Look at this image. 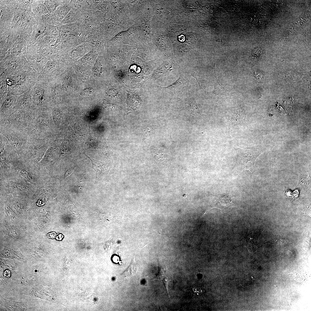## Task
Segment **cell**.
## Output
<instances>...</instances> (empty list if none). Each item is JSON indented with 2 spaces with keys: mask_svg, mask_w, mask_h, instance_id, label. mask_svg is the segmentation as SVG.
<instances>
[{
  "mask_svg": "<svg viewBox=\"0 0 311 311\" xmlns=\"http://www.w3.org/2000/svg\"><path fill=\"white\" fill-rule=\"evenodd\" d=\"M261 71H259V70H257L254 73V77L255 79H261V76H262L263 75V74Z\"/></svg>",
  "mask_w": 311,
  "mask_h": 311,
  "instance_id": "29",
  "label": "cell"
},
{
  "mask_svg": "<svg viewBox=\"0 0 311 311\" xmlns=\"http://www.w3.org/2000/svg\"><path fill=\"white\" fill-rule=\"evenodd\" d=\"M20 173L22 177L29 181H31L33 180L32 176L27 170L24 169L21 170L20 171Z\"/></svg>",
  "mask_w": 311,
  "mask_h": 311,
  "instance_id": "24",
  "label": "cell"
},
{
  "mask_svg": "<svg viewBox=\"0 0 311 311\" xmlns=\"http://www.w3.org/2000/svg\"><path fill=\"white\" fill-rule=\"evenodd\" d=\"M56 236V233L54 232H52L46 235V236L48 238L53 239L55 238Z\"/></svg>",
  "mask_w": 311,
  "mask_h": 311,
  "instance_id": "31",
  "label": "cell"
},
{
  "mask_svg": "<svg viewBox=\"0 0 311 311\" xmlns=\"http://www.w3.org/2000/svg\"><path fill=\"white\" fill-rule=\"evenodd\" d=\"M38 74L35 71L14 75H8L5 81L8 89L7 95L19 96L30 90L37 81Z\"/></svg>",
  "mask_w": 311,
  "mask_h": 311,
  "instance_id": "1",
  "label": "cell"
},
{
  "mask_svg": "<svg viewBox=\"0 0 311 311\" xmlns=\"http://www.w3.org/2000/svg\"><path fill=\"white\" fill-rule=\"evenodd\" d=\"M234 149L236 154V167L240 170H249L253 173L255 160L262 152L261 146L248 148L235 146Z\"/></svg>",
  "mask_w": 311,
  "mask_h": 311,
  "instance_id": "4",
  "label": "cell"
},
{
  "mask_svg": "<svg viewBox=\"0 0 311 311\" xmlns=\"http://www.w3.org/2000/svg\"><path fill=\"white\" fill-rule=\"evenodd\" d=\"M159 268L158 272L156 278L157 277V278L162 280L163 282L166 292L169 297L168 291L167 282L168 281L171 279H168L167 277L164 268L159 267Z\"/></svg>",
  "mask_w": 311,
  "mask_h": 311,
  "instance_id": "22",
  "label": "cell"
},
{
  "mask_svg": "<svg viewBox=\"0 0 311 311\" xmlns=\"http://www.w3.org/2000/svg\"><path fill=\"white\" fill-rule=\"evenodd\" d=\"M37 8L38 12L40 13L46 14L48 12L47 8L44 4H39Z\"/></svg>",
  "mask_w": 311,
  "mask_h": 311,
  "instance_id": "25",
  "label": "cell"
},
{
  "mask_svg": "<svg viewBox=\"0 0 311 311\" xmlns=\"http://www.w3.org/2000/svg\"><path fill=\"white\" fill-rule=\"evenodd\" d=\"M82 14L81 11L77 9H72L61 23L62 24L78 23Z\"/></svg>",
  "mask_w": 311,
  "mask_h": 311,
  "instance_id": "14",
  "label": "cell"
},
{
  "mask_svg": "<svg viewBox=\"0 0 311 311\" xmlns=\"http://www.w3.org/2000/svg\"><path fill=\"white\" fill-rule=\"evenodd\" d=\"M49 108L33 109L30 121L25 130L30 137H48L51 126Z\"/></svg>",
  "mask_w": 311,
  "mask_h": 311,
  "instance_id": "2",
  "label": "cell"
},
{
  "mask_svg": "<svg viewBox=\"0 0 311 311\" xmlns=\"http://www.w3.org/2000/svg\"><path fill=\"white\" fill-rule=\"evenodd\" d=\"M58 29L66 48L70 50L85 42L87 33L79 23L61 25L58 26Z\"/></svg>",
  "mask_w": 311,
  "mask_h": 311,
  "instance_id": "3",
  "label": "cell"
},
{
  "mask_svg": "<svg viewBox=\"0 0 311 311\" xmlns=\"http://www.w3.org/2000/svg\"><path fill=\"white\" fill-rule=\"evenodd\" d=\"M11 272L9 270H5L3 272V275L5 277L10 278L11 276Z\"/></svg>",
  "mask_w": 311,
  "mask_h": 311,
  "instance_id": "30",
  "label": "cell"
},
{
  "mask_svg": "<svg viewBox=\"0 0 311 311\" xmlns=\"http://www.w3.org/2000/svg\"><path fill=\"white\" fill-rule=\"evenodd\" d=\"M0 67L5 69L8 75L35 71L30 65L21 58H15L1 65Z\"/></svg>",
  "mask_w": 311,
  "mask_h": 311,
  "instance_id": "8",
  "label": "cell"
},
{
  "mask_svg": "<svg viewBox=\"0 0 311 311\" xmlns=\"http://www.w3.org/2000/svg\"><path fill=\"white\" fill-rule=\"evenodd\" d=\"M0 103L7 97L8 93V87L5 81L0 82Z\"/></svg>",
  "mask_w": 311,
  "mask_h": 311,
  "instance_id": "23",
  "label": "cell"
},
{
  "mask_svg": "<svg viewBox=\"0 0 311 311\" xmlns=\"http://www.w3.org/2000/svg\"><path fill=\"white\" fill-rule=\"evenodd\" d=\"M215 207L221 209H227L233 206L231 198L226 194L217 195L215 198Z\"/></svg>",
  "mask_w": 311,
  "mask_h": 311,
  "instance_id": "12",
  "label": "cell"
},
{
  "mask_svg": "<svg viewBox=\"0 0 311 311\" xmlns=\"http://www.w3.org/2000/svg\"><path fill=\"white\" fill-rule=\"evenodd\" d=\"M46 28L44 26L40 27L39 28L37 31L36 35L37 36L41 35L44 33L46 30Z\"/></svg>",
  "mask_w": 311,
  "mask_h": 311,
  "instance_id": "27",
  "label": "cell"
},
{
  "mask_svg": "<svg viewBox=\"0 0 311 311\" xmlns=\"http://www.w3.org/2000/svg\"><path fill=\"white\" fill-rule=\"evenodd\" d=\"M108 94L109 96H114L117 94V92L114 89H109L107 91Z\"/></svg>",
  "mask_w": 311,
  "mask_h": 311,
  "instance_id": "28",
  "label": "cell"
},
{
  "mask_svg": "<svg viewBox=\"0 0 311 311\" xmlns=\"http://www.w3.org/2000/svg\"><path fill=\"white\" fill-rule=\"evenodd\" d=\"M30 91L32 109L49 108L50 98L48 84L37 80Z\"/></svg>",
  "mask_w": 311,
  "mask_h": 311,
  "instance_id": "5",
  "label": "cell"
},
{
  "mask_svg": "<svg viewBox=\"0 0 311 311\" xmlns=\"http://www.w3.org/2000/svg\"><path fill=\"white\" fill-rule=\"evenodd\" d=\"M18 96L14 95L7 96L0 103V116L7 114L13 109Z\"/></svg>",
  "mask_w": 311,
  "mask_h": 311,
  "instance_id": "11",
  "label": "cell"
},
{
  "mask_svg": "<svg viewBox=\"0 0 311 311\" xmlns=\"http://www.w3.org/2000/svg\"><path fill=\"white\" fill-rule=\"evenodd\" d=\"M0 134L6 138L16 150L23 148L29 137L25 131L10 127L0 126Z\"/></svg>",
  "mask_w": 311,
  "mask_h": 311,
  "instance_id": "6",
  "label": "cell"
},
{
  "mask_svg": "<svg viewBox=\"0 0 311 311\" xmlns=\"http://www.w3.org/2000/svg\"><path fill=\"white\" fill-rule=\"evenodd\" d=\"M216 79L217 82L215 85L214 90L212 92V94H214L217 96L219 97L228 96L229 95V90L223 87L219 83L217 77Z\"/></svg>",
  "mask_w": 311,
  "mask_h": 311,
  "instance_id": "18",
  "label": "cell"
},
{
  "mask_svg": "<svg viewBox=\"0 0 311 311\" xmlns=\"http://www.w3.org/2000/svg\"><path fill=\"white\" fill-rule=\"evenodd\" d=\"M67 1V0L65 1L62 3V1H45L44 4L46 6L48 10L51 13L54 12L58 6L65 4Z\"/></svg>",
  "mask_w": 311,
  "mask_h": 311,
  "instance_id": "19",
  "label": "cell"
},
{
  "mask_svg": "<svg viewBox=\"0 0 311 311\" xmlns=\"http://www.w3.org/2000/svg\"><path fill=\"white\" fill-rule=\"evenodd\" d=\"M95 6L96 9L103 12H108L109 5L108 1L101 0H94Z\"/></svg>",
  "mask_w": 311,
  "mask_h": 311,
  "instance_id": "21",
  "label": "cell"
},
{
  "mask_svg": "<svg viewBox=\"0 0 311 311\" xmlns=\"http://www.w3.org/2000/svg\"><path fill=\"white\" fill-rule=\"evenodd\" d=\"M103 16L99 11L86 10L82 12L78 23L87 34L99 29Z\"/></svg>",
  "mask_w": 311,
  "mask_h": 311,
  "instance_id": "7",
  "label": "cell"
},
{
  "mask_svg": "<svg viewBox=\"0 0 311 311\" xmlns=\"http://www.w3.org/2000/svg\"><path fill=\"white\" fill-rule=\"evenodd\" d=\"M71 0H67L65 4L58 6L53 12V17L54 20L61 22L72 9L70 5Z\"/></svg>",
  "mask_w": 311,
  "mask_h": 311,
  "instance_id": "13",
  "label": "cell"
},
{
  "mask_svg": "<svg viewBox=\"0 0 311 311\" xmlns=\"http://www.w3.org/2000/svg\"><path fill=\"white\" fill-rule=\"evenodd\" d=\"M262 51L261 48H257L253 50L251 54V58H256L259 56Z\"/></svg>",
  "mask_w": 311,
  "mask_h": 311,
  "instance_id": "26",
  "label": "cell"
},
{
  "mask_svg": "<svg viewBox=\"0 0 311 311\" xmlns=\"http://www.w3.org/2000/svg\"><path fill=\"white\" fill-rule=\"evenodd\" d=\"M186 106L188 112L192 115H198L200 113V110L196 103L194 95L187 98Z\"/></svg>",
  "mask_w": 311,
  "mask_h": 311,
  "instance_id": "16",
  "label": "cell"
},
{
  "mask_svg": "<svg viewBox=\"0 0 311 311\" xmlns=\"http://www.w3.org/2000/svg\"><path fill=\"white\" fill-rule=\"evenodd\" d=\"M63 236L61 234H60L56 236V239L57 240H61L63 238Z\"/></svg>",
  "mask_w": 311,
  "mask_h": 311,
  "instance_id": "32",
  "label": "cell"
},
{
  "mask_svg": "<svg viewBox=\"0 0 311 311\" xmlns=\"http://www.w3.org/2000/svg\"><path fill=\"white\" fill-rule=\"evenodd\" d=\"M85 154L91 161L92 168L96 173V179L100 180L105 177L107 175L109 171V168L106 163Z\"/></svg>",
  "mask_w": 311,
  "mask_h": 311,
  "instance_id": "9",
  "label": "cell"
},
{
  "mask_svg": "<svg viewBox=\"0 0 311 311\" xmlns=\"http://www.w3.org/2000/svg\"><path fill=\"white\" fill-rule=\"evenodd\" d=\"M187 81L183 75L180 76L174 82L167 86L164 87L165 88L175 89L185 86L187 84Z\"/></svg>",
  "mask_w": 311,
  "mask_h": 311,
  "instance_id": "20",
  "label": "cell"
},
{
  "mask_svg": "<svg viewBox=\"0 0 311 311\" xmlns=\"http://www.w3.org/2000/svg\"><path fill=\"white\" fill-rule=\"evenodd\" d=\"M13 109L26 111L32 109V100L30 91L18 96Z\"/></svg>",
  "mask_w": 311,
  "mask_h": 311,
  "instance_id": "10",
  "label": "cell"
},
{
  "mask_svg": "<svg viewBox=\"0 0 311 311\" xmlns=\"http://www.w3.org/2000/svg\"><path fill=\"white\" fill-rule=\"evenodd\" d=\"M173 67L172 63L166 62L160 66L154 72L153 78L156 79L161 77L168 76L173 71Z\"/></svg>",
  "mask_w": 311,
  "mask_h": 311,
  "instance_id": "15",
  "label": "cell"
},
{
  "mask_svg": "<svg viewBox=\"0 0 311 311\" xmlns=\"http://www.w3.org/2000/svg\"><path fill=\"white\" fill-rule=\"evenodd\" d=\"M245 117V111L244 109L241 107H238L232 112L231 121L233 124L241 123V121L244 119Z\"/></svg>",
  "mask_w": 311,
  "mask_h": 311,
  "instance_id": "17",
  "label": "cell"
}]
</instances>
